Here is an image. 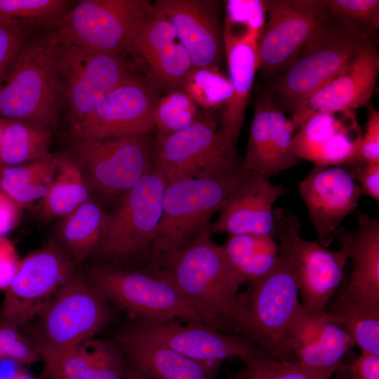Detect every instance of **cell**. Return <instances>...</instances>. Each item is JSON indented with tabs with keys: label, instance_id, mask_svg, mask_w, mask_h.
<instances>
[{
	"label": "cell",
	"instance_id": "obj_1",
	"mask_svg": "<svg viewBox=\"0 0 379 379\" xmlns=\"http://www.w3.org/2000/svg\"><path fill=\"white\" fill-rule=\"evenodd\" d=\"M299 218L288 212L277 213L274 239L279 247L276 266L242 293L244 312L239 335L271 357L297 362L290 345V334L302 307L291 239L300 227Z\"/></svg>",
	"mask_w": 379,
	"mask_h": 379
},
{
	"label": "cell",
	"instance_id": "obj_2",
	"mask_svg": "<svg viewBox=\"0 0 379 379\" xmlns=\"http://www.w3.org/2000/svg\"><path fill=\"white\" fill-rule=\"evenodd\" d=\"M209 234L203 232L182 247L157 257L162 263L157 270L174 284L204 324L239 335L244 312L240 284Z\"/></svg>",
	"mask_w": 379,
	"mask_h": 379
},
{
	"label": "cell",
	"instance_id": "obj_3",
	"mask_svg": "<svg viewBox=\"0 0 379 379\" xmlns=\"http://www.w3.org/2000/svg\"><path fill=\"white\" fill-rule=\"evenodd\" d=\"M51 32L25 41L0 85V117L57 127L62 105L55 44Z\"/></svg>",
	"mask_w": 379,
	"mask_h": 379
},
{
	"label": "cell",
	"instance_id": "obj_4",
	"mask_svg": "<svg viewBox=\"0 0 379 379\" xmlns=\"http://www.w3.org/2000/svg\"><path fill=\"white\" fill-rule=\"evenodd\" d=\"M248 171L243 166L220 175L168 183L162 216L152 248L156 257L172 252L207 231L219 211Z\"/></svg>",
	"mask_w": 379,
	"mask_h": 379
},
{
	"label": "cell",
	"instance_id": "obj_5",
	"mask_svg": "<svg viewBox=\"0 0 379 379\" xmlns=\"http://www.w3.org/2000/svg\"><path fill=\"white\" fill-rule=\"evenodd\" d=\"M55 37L62 105L72 128L91 114L112 90L136 75L122 55L86 50Z\"/></svg>",
	"mask_w": 379,
	"mask_h": 379
},
{
	"label": "cell",
	"instance_id": "obj_6",
	"mask_svg": "<svg viewBox=\"0 0 379 379\" xmlns=\"http://www.w3.org/2000/svg\"><path fill=\"white\" fill-rule=\"evenodd\" d=\"M88 281L107 302L138 320L202 323L188 300L157 269L131 271L102 267L93 272Z\"/></svg>",
	"mask_w": 379,
	"mask_h": 379
},
{
	"label": "cell",
	"instance_id": "obj_7",
	"mask_svg": "<svg viewBox=\"0 0 379 379\" xmlns=\"http://www.w3.org/2000/svg\"><path fill=\"white\" fill-rule=\"evenodd\" d=\"M152 161L168 183L215 177L242 166L235 149L223 142L211 115L200 116L180 131L170 135L158 133L152 147Z\"/></svg>",
	"mask_w": 379,
	"mask_h": 379
},
{
	"label": "cell",
	"instance_id": "obj_8",
	"mask_svg": "<svg viewBox=\"0 0 379 379\" xmlns=\"http://www.w3.org/2000/svg\"><path fill=\"white\" fill-rule=\"evenodd\" d=\"M366 39H370L331 18L279 79V100L293 111L335 77Z\"/></svg>",
	"mask_w": 379,
	"mask_h": 379
},
{
	"label": "cell",
	"instance_id": "obj_9",
	"mask_svg": "<svg viewBox=\"0 0 379 379\" xmlns=\"http://www.w3.org/2000/svg\"><path fill=\"white\" fill-rule=\"evenodd\" d=\"M108 303L88 281L74 274L36 319L34 343L65 350L94 338L109 321Z\"/></svg>",
	"mask_w": 379,
	"mask_h": 379
},
{
	"label": "cell",
	"instance_id": "obj_10",
	"mask_svg": "<svg viewBox=\"0 0 379 379\" xmlns=\"http://www.w3.org/2000/svg\"><path fill=\"white\" fill-rule=\"evenodd\" d=\"M145 0H84L72 6L53 27L58 38L86 50L132 53Z\"/></svg>",
	"mask_w": 379,
	"mask_h": 379
},
{
	"label": "cell",
	"instance_id": "obj_11",
	"mask_svg": "<svg viewBox=\"0 0 379 379\" xmlns=\"http://www.w3.org/2000/svg\"><path fill=\"white\" fill-rule=\"evenodd\" d=\"M153 145L145 135L83 138L73 136V158L91 189L120 197L153 166Z\"/></svg>",
	"mask_w": 379,
	"mask_h": 379
},
{
	"label": "cell",
	"instance_id": "obj_12",
	"mask_svg": "<svg viewBox=\"0 0 379 379\" xmlns=\"http://www.w3.org/2000/svg\"><path fill=\"white\" fill-rule=\"evenodd\" d=\"M168 182L153 164L121 197L107 215L103 240L98 253L126 258L152 246L162 216Z\"/></svg>",
	"mask_w": 379,
	"mask_h": 379
},
{
	"label": "cell",
	"instance_id": "obj_13",
	"mask_svg": "<svg viewBox=\"0 0 379 379\" xmlns=\"http://www.w3.org/2000/svg\"><path fill=\"white\" fill-rule=\"evenodd\" d=\"M76 262L60 246L49 244L30 253L4 290L0 322L20 329L36 319L63 284Z\"/></svg>",
	"mask_w": 379,
	"mask_h": 379
},
{
	"label": "cell",
	"instance_id": "obj_14",
	"mask_svg": "<svg viewBox=\"0 0 379 379\" xmlns=\"http://www.w3.org/2000/svg\"><path fill=\"white\" fill-rule=\"evenodd\" d=\"M268 22L258 43L260 67L286 69L331 19L326 0L267 1Z\"/></svg>",
	"mask_w": 379,
	"mask_h": 379
},
{
	"label": "cell",
	"instance_id": "obj_15",
	"mask_svg": "<svg viewBox=\"0 0 379 379\" xmlns=\"http://www.w3.org/2000/svg\"><path fill=\"white\" fill-rule=\"evenodd\" d=\"M185 322L138 320L130 326L144 337L197 361L222 363L237 357L244 362L269 356L244 336L223 333L202 323Z\"/></svg>",
	"mask_w": 379,
	"mask_h": 379
},
{
	"label": "cell",
	"instance_id": "obj_16",
	"mask_svg": "<svg viewBox=\"0 0 379 379\" xmlns=\"http://www.w3.org/2000/svg\"><path fill=\"white\" fill-rule=\"evenodd\" d=\"M157 100L151 87L140 77L112 90L99 107L77 125L72 136L83 138L145 135L154 126Z\"/></svg>",
	"mask_w": 379,
	"mask_h": 379
},
{
	"label": "cell",
	"instance_id": "obj_17",
	"mask_svg": "<svg viewBox=\"0 0 379 379\" xmlns=\"http://www.w3.org/2000/svg\"><path fill=\"white\" fill-rule=\"evenodd\" d=\"M343 166L314 165L298 187L318 243L324 247L331 243L340 223L355 211L362 196L350 170Z\"/></svg>",
	"mask_w": 379,
	"mask_h": 379
},
{
	"label": "cell",
	"instance_id": "obj_18",
	"mask_svg": "<svg viewBox=\"0 0 379 379\" xmlns=\"http://www.w3.org/2000/svg\"><path fill=\"white\" fill-rule=\"evenodd\" d=\"M379 72V54L371 39H366L346 66L292 112L296 131L318 112H343L367 104L375 88Z\"/></svg>",
	"mask_w": 379,
	"mask_h": 379
},
{
	"label": "cell",
	"instance_id": "obj_19",
	"mask_svg": "<svg viewBox=\"0 0 379 379\" xmlns=\"http://www.w3.org/2000/svg\"><path fill=\"white\" fill-rule=\"evenodd\" d=\"M287 193L285 187L270 178L248 172L209 226L210 234L270 235L274 238V204Z\"/></svg>",
	"mask_w": 379,
	"mask_h": 379
},
{
	"label": "cell",
	"instance_id": "obj_20",
	"mask_svg": "<svg viewBox=\"0 0 379 379\" xmlns=\"http://www.w3.org/2000/svg\"><path fill=\"white\" fill-rule=\"evenodd\" d=\"M293 125L269 96L255 108L251 125L244 168L270 178L296 166L300 159L293 153Z\"/></svg>",
	"mask_w": 379,
	"mask_h": 379
},
{
	"label": "cell",
	"instance_id": "obj_21",
	"mask_svg": "<svg viewBox=\"0 0 379 379\" xmlns=\"http://www.w3.org/2000/svg\"><path fill=\"white\" fill-rule=\"evenodd\" d=\"M300 230L293 232L291 246L300 302L309 314L322 315L343 281L348 252L341 245L339 250L331 251L318 241L304 239Z\"/></svg>",
	"mask_w": 379,
	"mask_h": 379
},
{
	"label": "cell",
	"instance_id": "obj_22",
	"mask_svg": "<svg viewBox=\"0 0 379 379\" xmlns=\"http://www.w3.org/2000/svg\"><path fill=\"white\" fill-rule=\"evenodd\" d=\"M354 231L338 230L335 237L346 248L353 268L345 290L335 302L379 310V220L357 213Z\"/></svg>",
	"mask_w": 379,
	"mask_h": 379
},
{
	"label": "cell",
	"instance_id": "obj_23",
	"mask_svg": "<svg viewBox=\"0 0 379 379\" xmlns=\"http://www.w3.org/2000/svg\"><path fill=\"white\" fill-rule=\"evenodd\" d=\"M222 35L233 93L223 108L219 133L225 145L234 149L243 126L255 74L260 67V38L245 30L234 32L227 24H225Z\"/></svg>",
	"mask_w": 379,
	"mask_h": 379
},
{
	"label": "cell",
	"instance_id": "obj_24",
	"mask_svg": "<svg viewBox=\"0 0 379 379\" xmlns=\"http://www.w3.org/2000/svg\"><path fill=\"white\" fill-rule=\"evenodd\" d=\"M154 5L173 26L194 68L218 67L224 48L223 35L205 4L197 0H157Z\"/></svg>",
	"mask_w": 379,
	"mask_h": 379
},
{
	"label": "cell",
	"instance_id": "obj_25",
	"mask_svg": "<svg viewBox=\"0 0 379 379\" xmlns=\"http://www.w3.org/2000/svg\"><path fill=\"white\" fill-rule=\"evenodd\" d=\"M36 345L53 379H125L127 360L112 339L92 338L65 350Z\"/></svg>",
	"mask_w": 379,
	"mask_h": 379
},
{
	"label": "cell",
	"instance_id": "obj_26",
	"mask_svg": "<svg viewBox=\"0 0 379 379\" xmlns=\"http://www.w3.org/2000/svg\"><path fill=\"white\" fill-rule=\"evenodd\" d=\"M112 340L130 366L152 379H217L221 362L192 359L144 337L130 326Z\"/></svg>",
	"mask_w": 379,
	"mask_h": 379
},
{
	"label": "cell",
	"instance_id": "obj_27",
	"mask_svg": "<svg viewBox=\"0 0 379 379\" xmlns=\"http://www.w3.org/2000/svg\"><path fill=\"white\" fill-rule=\"evenodd\" d=\"M220 246L240 286L263 278L278 262V244L270 235H229Z\"/></svg>",
	"mask_w": 379,
	"mask_h": 379
},
{
	"label": "cell",
	"instance_id": "obj_28",
	"mask_svg": "<svg viewBox=\"0 0 379 379\" xmlns=\"http://www.w3.org/2000/svg\"><path fill=\"white\" fill-rule=\"evenodd\" d=\"M107 214L88 199L62 218L59 230L61 247L76 263H81L101 246Z\"/></svg>",
	"mask_w": 379,
	"mask_h": 379
},
{
	"label": "cell",
	"instance_id": "obj_29",
	"mask_svg": "<svg viewBox=\"0 0 379 379\" xmlns=\"http://www.w3.org/2000/svg\"><path fill=\"white\" fill-rule=\"evenodd\" d=\"M91 187L73 157L58 154V165L46 196L41 217L46 220L63 218L89 199Z\"/></svg>",
	"mask_w": 379,
	"mask_h": 379
},
{
	"label": "cell",
	"instance_id": "obj_30",
	"mask_svg": "<svg viewBox=\"0 0 379 379\" xmlns=\"http://www.w3.org/2000/svg\"><path fill=\"white\" fill-rule=\"evenodd\" d=\"M51 130L22 120L6 119L0 144V167L49 157Z\"/></svg>",
	"mask_w": 379,
	"mask_h": 379
},
{
	"label": "cell",
	"instance_id": "obj_31",
	"mask_svg": "<svg viewBox=\"0 0 379 379\" xmlns=\"http://www.w3.org/2000/svg\"><path fill=\"white\" fill-rule=\"evenodd\" d=\"M353 345L347 332L327 317L319 339L295 350L293 355L306 371L331 378L343 365V359Z\"/></svg>",
	"mask_w": 379,
	"mask_h": 379
},
{
	"label": "cell",
	"instance_id": "obj_32",
	"mask_svg": "<svg viewBox=\"0 0 379 379\" xmlns=\"http://www.w3.org/2000/svg\"><path fill=\"white\" fill-rule=\"evenodd\" d=\"M58 154L28 163L0 167V187L23 208L46 194L55 174Z\"/></svg>",
	"mask_w": 379,
	"mask_h": 379
},
{
	"label": "cell",
	"instance_id": "obj_33",
	"mask_svg": "<svg viewBox=\"0 0 379 379\" xmlns=\"http://www.w3.org/2000/svg\"><path fill=\"white\" fill-rule=\"evenodd\" d=\"M354 112H318L301 125L292 141L293 153L300 159L316 163L318 155L336 133L355 121Z\"/></svg>",
	"mask_w": 379,
	"mask_h": 379
},
{
	"label": "cell",
	"instance_id": "obj_34",
	"mask_svg": "<svg viewBox=\"0 0 379 379\" xmlns=\"http://www.w3.org/2000/svg\"><path fill=\"white\" fill-rule=\"evenodd\" d=\"M175 29L154 4H147L135 30L132 53L138 54L147 65L175 43Z\"/></svg>",
	"mask_w": 379,
	"mask_h": 379
},
{
	"label": "cell",
	"instance_id": "obj_35",
	"mask_svg": "<svg viewBox=\"0 0 379 379\" xmlns=\"http://www.w3.org/2000/svg\"><path fill=\"white\" fill-rule=\"evenodd\" d=\"M329 320L343 327L361 351L379 355V310L334 303L326 310Z\"/></svg>",
	"mask_w": 379,
	"mask_h": 379
},
{
	"label": "cell",
	"instance_id": "obj_36",
	"mask_svg": "<svg viewBox=\"0 0 379 379\" xmlns=\"http://www.w3.org/2000/svg\"><path fill=\"white\" fill-rule=\"evenodd\" d=\"M72 6L67 0H0V17L27 29L54 26Z\"/></svg>",
	"mask_w": 379,
	"mask_h": 379
},
{
	"label": "cell",
	"instance_id": "obj_37",
	"mask_svg": "<svg viewBox=\"0 0 379 379\" xmlns=\"http://www.w3.org/2000/svg\"><path fill=\"white\" fill-rule=\"evenodd\" d=\"M182 91L205 109L224 108L233 93L229 78L218 67L194 68Z\"/></svg>",
	"mask_w": 379,
	"mask_h": 379
},
{
	"label": "cell",
	"instance_id": "obj_38",
	"mask_svg": "<svg viewBox=\"0 0 379 379\" xmlns=\"http://www.w3.org/2000/svg\"><path fill=\"white\" fill-rule=\"evenodd\" d=\"M199 117L193 100L183 91L173 90L157 101L154 126L159 134L170 135L190 127Z\"/></svg>",
	"mask_w": 379,
	"mask_h": 379
},
{
	"label": "cell",
	"instance_id": "obj_39",
	"mask_svg": "<svg viewBox=\"0 0 379 379\" xmlns=\"http://www.w3.org/2000/svg\"><path fill=\"white\" fill-rule=\"evenodd\" d=\"M329 14L334 20L352 27L366 39H370L379 27V1L326 0Z\"/></svg>",
	"mask_w": 379,
	"mask_h": 379
},
{
	"label": "cell",
	"instance_id": "obj_40",
	"mask_svg": "<svg viewBox=\"0 0 379 379\" xmlns=\"http://www.w3.org/2000/svg\"><path fill=\"white\" fill-rule=\"evenodd\" d=\"M147 66L159 82L173 90L181 91L194 68L188 52L180 42L172 44L149 62Z\"/></svg>",
	"mask_w": 379,
	"mask_h": 379
},
{
	"label": "cell",
	"instance_id": "obj_41",
	"mask_svg": "<svg viewBox=\"0 0 379 379\" xmlns=\"http://www.w3.org/2000/svg\"><path fill=\"white\" fill-rule=\"evenodd\" d=\"M232 379H330L302 368L297 362L259 356L244 361Z\"/></svg>",
	"mask_w": 379,
	"mask_h": 379
},
{
	"label": "cell",
	"instance_id": "obj_42",
	"mask_svg": "<svg viewBox=\"0 0 379 379\" xmlns=\"http://www.w3.org/2000/svg\"><path fill=\"white\" fill-rule=\"evenodd\" d=\"M267 1L229 0L226 4L225 22L241 26L260 39L265 27Z\"/></svg>",
	"mask_w": 379,
	"mask_h": 379
},
{
	"label": "cell",
	"instance_id": "obj_43",
	"mask_svg": "<svg viewBox=\"0 0 379 379\" xmlns=\"http://www.w3.org/2000/svg\"><path fill=\"white\" fill-rule=\"evenodd\" d=\"M0 351L5 360L20 365H29L41 358L34 342L27 338L20 329L0 322Z\"/></svg>",
	"mask_w": 379,
	"mask_h": 379
},
{
	"label": "cell",
	"instance_id": "obj_44",
	"mask_svg": "<svg viewBox=\"0 0 379 379\" xmlns=\"http://www.w3.org/2000/svg\"><path fill=\"white\" fill-rule=\"evenodd\" d=\"M25 31L15 22L0 17V85L8 75L25 43Z\"/></svg>",
	"mask_w": 379,
	"mask_h": 379
},
{
	"label": "cell",
	"instance_id": "obj_45",
	"mask_svg": "<svg viewBox=\"0 0 379 379\" xmlns=\"http://www.w3.org/2000/svg\"><path fill=\"white\" fill-rule=\"evenodd\" d=\"M379 163V112L370 109L365 133L361 136L358 164Z\"/></svg>",
	"mask_w": 379,
	"mask_h": 379
},
{
	"label": "cell",
	"instance_id": "obj_46",
	"mask_svg": "<svg viewBox=\"0 0 379 379\" xmlns=\"http://www.w3.org/2000/svg\"><path fill=\"white\" fill-rule=\"evenodd\" d=\"M351 175L359 185L361 195L379 203V163L350 166Z\"/></svg>",
	"mask_w": 379,
	"mask_h": 379
},
{
	"label": "cell",
	"instance_id": "obj_47",
	"mask_svg": "<svg viewBox=\"0 0 379 379\" xmlns=\"http://www.w3.org/2000/svg\"><path fill=\"white\" fill-rule=\"evenodd\" d=\"M20 261L12 241L6 237H0V289L8 287L16 274Z\"/></svg>",
	"mask_w": 379,
	"mask_h": 379
},
{
	"label": "cell",
	"instance_id": "obj_48",
	"mask_svg": "<svg viewBox=\"0 0 379 379\" xmlns=\"http://www.w3.org/2000/svg\"><path fill=\"white\" fill-rule=\"evenodd\" d=\"M22 208L0 187V237H6L18 225Z\"/></svg>",
	"mask_w": 379,
	"mask_h": 379
},
{
	"label": "cell",
	"instance_id": "obj_49",
	"mask_svg": "<svg viewBox=\"0 0 379 379\" xmlns=\"http://www.w3.org/2000/svg\"><path fill=\"white\" fill-rule=\"evenodd\" d=\"M351 379H379V355L361 351L347 366Z\"/></svg>",
	"mask_w": 379,
	"mask_h": 379
},
{
	"label": "cell",
	"instance_id": "obj_50",
	"mask_svg": "<svg viewBox=\"0 0 379 379\" xmlns=\"http://www.w3.org/2000/svg\"><path fill=\"white\" fill-rule=\"evenodd\" d=\"M128 363V362H127ZM125 379H152L128 364Z\"/></svg>",
	"mask_w": 379,
	"mask_h": 379
},
{
	"label": "cell",
	"instance_id": "obj_51",
	"mask_svg": "<svg viewBox=\"0 0 379 379\" xmlns=\"http://www.w3.org/2000/svg\"><path fill=\"white\" fill-rule=\"evenodd\" d=\"M6 379H38V378L25 370L18 369L9 374H7Z\"/></svg>",
	"mask_w": 379,
	"mask_h": 379
},
{
	"label": "cell",
	"instance_id": "obj_52",
	"mask_svg": "<svg viewBox=\"0 0 379 379\" xmlns=\"http://www.w3.org/2000/svg\"><path fill=\"white\" fill-rule=\"evenodd\" d=\"M335 375L330 379H351L347 366L343 365L335 373Z\"/></svg>",
	"mask_w": 379,
	"mask_h": 379
},
{
	"label": "cell",
	"instance_id": "obj_53",
	"mask_svg": "<svg viewBox=\"0 0 379 379\" xmlns=\"http://www.w3.org/2000/svg\"><path fill=\"white\" fill-rule=\"evenodd\" d=\"M6 119L0 117V144L2 138V135L5 126Z\"/></svg>",
	"mask_w": 379,
	"mask_h": 379
},
{
	"label": "cell",
	"instance_id": "obj_54",
	"mask_svg": "<svg viewBox=\"0 0 379 379\" xmlns=\"http://www.w3.org/2000/svg\"><path fill=\"white\" fill-rule=\"evenodd\" d=\"M4 360H5V359H4V357H3V356H2V354H1V351H0V362H1V361H4Z\"/></svg>",
	"mask_w": 379,
	"mask_h": 379
}]
</instances>
